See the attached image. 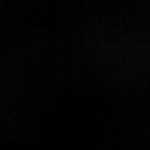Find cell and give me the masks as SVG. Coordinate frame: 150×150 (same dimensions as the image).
Here are the masks:
<instances>
[]
</instances>
